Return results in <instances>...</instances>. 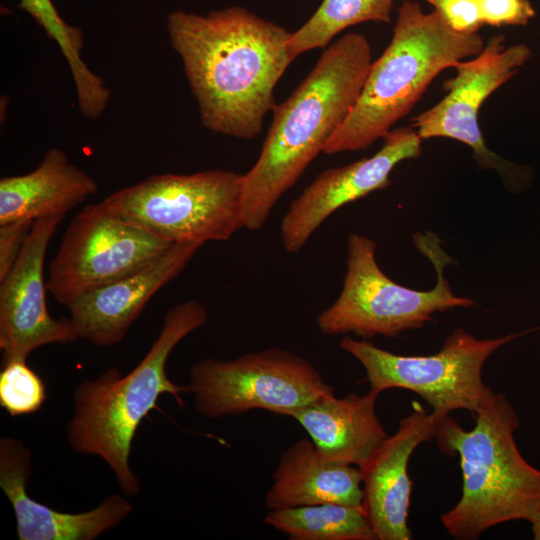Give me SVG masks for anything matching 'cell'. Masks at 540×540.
I'll return each instance as SVG.
<instances>
[{"instance_id":"obj_1","label":"cell","mask_w":540,"mask_h":540,"mask_svg":"<svg viewBox=\"0 0 540 540\" xmlns=\"http://www.w3.org/2000/svg\"><path fill=\"white\" fill-rule=\"evenodd\" d=\"M167 30L203 126L238 139L256 137L276 105L275 86L293 61L291 33L239 6L207 15L173 11Z\"/></svg>"},{"instance_id":"obj_2","label":"cell","mask_w":540,"mask_h":540,"mask_svg":"<svg viewBox=\"0 0 540 540\" xmlns=\"http://www.w3.org/2000/svg\"><path fill=\"white\" fill-rule=\"evenodd\" d=\"M372 64L366 37L348 33L331 44L273 120L252 168L243 174L242 219L263 227L275 204L302 176L354 108Z\"/></svg>"},{"instance_id":"obj_3","label":"cell","mask_w":540,"mask_h":540,"mask_svg":"<svg viewBox=\"0 0 540 540\" xmlns=\"http://www.w3.org/2000/svg\"><path fill=\"white\" fill-rule=\"evenodd\" d=\"M208 320L205 306L196 300L170 308L161 331L142 360L126 375L117 368L95 379L82 381L73 393V412L67 424V440L77 453L101 458L113 472L127 497L141 491L139 478L130 466L132 443L142 420L156 407L162 394L175 397L187 386L169 379V355L181 340Z\"/></svg>"},{"instance_id":"obj_4","label":"cell","mask_w":540,"mask_h":540,"mask_svg":"<svg viewBox=\"0 0 540 540\" xmlns=\"http://www.w3.org/2000/svg\"><path fill=\"white\" fill-rule=\"evenodd\" d=\"M474 419V428L466 431L447 416L434 438L441 452L459 456L462 494L440 516L457 540L478 539L504 522H530L540 506V470L523 458L515 443L519 418L506 396L495 393Z\"/></svg>"},{"instance_id":"obj_5","label":"cell","mask_w":540,"mask_h":540,"mask_svg":"<svg viewBox=\"0 0 540 540\" xmlns=\"http://www.w3.org/2000/svg\"><path fill=\"white\" fill-rule=\"evenodd\" d=\"M483 48L478 32H457L436 11L424 13L417 2L404 1L391 42L372 62L354 108L323 153L359 151L384 138L441 71Z\"/></svg>"},{"instance_id":"obj_6","label":"cell","mask_w":540,"mask_h":540,"mask_svg":"<svg viewBox=\"0 0 540 540\" xmlns=\"http://www.w3.org/2000/svg\"><path fill=\"white\" fill-rule=\"evenodd\" d=\"M414 243L437 274L436 285L428 291L395 283L378 266L376 243L366 236L350 234L343 288L336 301L318 315L319 331L325 335L352 333L364 339L395 337L422 327L437 312L474 306L472 299L455 295L445 279L444 268L455 262L441 248L440 239L432 232L418 233Z\"/></svg>"},{"instance_id":"obj_7","label":"cell","mask_w":540,"mask_h":540,"mask_svg":"<svg viewBox=\"0 0 540 540\" xmlns=\"http://www.w3.org/2000/svg\"><path fill=\"white\" fill-rule=\"evenodd\" d=\"M243 174H155L101 201L110 213L170 242L226 241L243 228Z\"/></svg>"},{"instance_id":"obj_8","label":"cell","mask_w":540,"mask_h":540,"mask_svg":"<svg viewBox=\"0 0 540 540\" xmlns=\"http://www.w3.org/2000/svg\"><path fill=\"white\" fill-rule=\"evenodd\" d=\"M537 330L540 326L502 337L477 339L457 329L437 353L427 356L397 355L366 339L348 335H344L339 346L362 364L371 391L380 394L391 388L406 389L422 397L439 418L455 410H467L474 416L495 394L482 379L487 359L501 346Z\"/></svg>"},{"instance_id":"obj_9","label":"cell","mask_w":540,"mask_h":540,"mask_svg":"<svg viewBox=\"0 0 540 540\" xmlns=\"http://www.w3.org/2000/svg\"><path fill=\"white\" fill-rule=\"evenodd\" d=\"M187 393L195 410L216 419L264 409L288 416L334 388L303 357L281 348L230 360L203 359L190 370Z\"/></svg>"},{"instance_id":"obj_10","label":"cell","mask_w":540,"mask_h":540,"mask_svg":"<svg viewBox=\"0 0 540 540\" xmlns=\"http://www.w3.org/2000/svg\"><path fill=\"white\" fill-rule=\"evenodd\" d=\"M172 245L110 213L101 202L89 204L63 234L49 265L47 290L66 306L150 265Z\"/></svg>"},{"instance_id":"obj_11","label":"cell","mask_w":540,"mask_h":540,"mask_svg":"<svg viewBox=\"0 0 540 540\" xmlns=\"http://www.w3.org/2000/svg\"><path fill=\"white\" fill-rule=\"evenodd\" d=\"M530 57L527 45L506 47L504 35H494L477 56L453 66L455 76L443 84L445 97L413 118L411 127L422 140L446 137L466 144L481 169H496L510 184H521L523 174L519 167L486 146L478 115L483 102Z\"/></svg>"},{"instance_id":"obj_12","label":"cell","mask_w":540,"mask_h":540,"mask_svg":"<svg viewBox=\"0 0 540 540\" xmlns=\"http://www.w3.org/2000/svg\"><path fill=\"white\" fill-rule=\"evenodd\" d=\"M64 215L34 221L10 270L0 278V349L3 363L26 360L44 345L79 340L70 318H53L46 305L44 260Z\"/></svg>"},{"instance_id":"obj_13","label":"cell","mask_w":540,"mask_h":540,"mask_svg":"<svg viewBox=\"0 0 540 540\" xmlns=\"http://www.w3.org/2000/svg\"><path fill=\"white\" fill-rule=\"evenodd\" d=\"M381 149L369 158L320 173L285 212L281 240L289 253H298L325 220L342 206L390 185L394 167L420 156L422 139L410 127L390 130Z\"/></svg>"},{"instance_id":"obj_14","label":"cell","mask_w":540,"mask_h":540,"mask_svg":"<svg viewBox=\"0 0 540 540\" xmlns=\"http://www.w3.org/2000/svg\"><path fill=\"white\" fill-rule=\"evenodd\" d=\"M402 418L397 431L388 436L359 468L362 476V508L377 540H410L408 527L411 480L408 463L416 448L436 436L441 419L427 414L420 403Z\"/></svg>"},{"instance_id":"obj_15","label":"cell","mask_w":540,"mask_h":540,"mask_svg":"<svg viewBox=\"0 0 540 540\" xmlns=\"http://www.w3.org/2000/svg\"><path fill=\"white\" fill-rule=\"evenodd\" d=\"M31 473L30 449L17 439L1 438L0 487L13 508L19 540H94L133 511L132 503L118 494L86 512L57 511L27 494Z\"/></svg>"},{"instance_id":"obj_16","label":"cell","mask_w":540,"mask_h":540,"mask_svg":"<svg viewBox=\"0 0 540 540\" xmlns=\"http://www.w3.org/2000/svg\"><path fill=\"white\" fill-rule=\"evenodd\" d=\"M201 246L175 243L150 265L71 301L66 307L79 339L100 347L118 344L151 298L184 270Z\"/></svg>"},{"instance_id":"obj_17","label":"cell","mask_w":540,"mask_h":540,"mask_svg":"<svg viewBox=\"0 0 540 540\" xmlns=\"http://www.w3.org/2000/svg\"><path fill=\"white\" fill-rule=\"evenodd\" d=\"M379 394L322 395L291 412L327 460L363 467L388 437L376 413Z\"/></svg>"},{"instance_id":"obj_18","label":"cell","mask_w":540,"mask_h":540,"mask_svg":"<svg viewBox=\"0 0 540 540\" xmlns=\"http://www.w3.org/2000/svg\"><path fill=\"white\" fill-rule=\"evenodd\" d=\"M98 191L95 180L59 148L31 172L0 179V224L66 215Z\"/></svg>"},{"instance_id":"obj_19","label":"cell","mask_w":540,"mask_h":540,"mask_svg":"<svg viewBox=\"0 0 540 540\" xmlns=\"http://www.w3.org/2000/svg\"><path fill=\"white\" fill-rule=\"evenodd\" d=\"M323 503L361 505V472L325 459L311 439H299L281 455L265 506L277 510Z\"/></svg>"},{"instance_id":"obj_20","label":"cell","mask_w":540,"mask_h":540,"mask_svg":"<svg viewBox=\"0 0 540 540\" xmlns=\"http://www.w3.org/2000/svg\"><path fill=\"white\" fill-rule=\"evenodd\" d=\"M19 7L54 40L66 59L76 89L80 113L86 119H97L108 108L111 92L104 80L94 73L82 57L84 36L80 28L68 24L52 0H20Z\"/></svg>"},{"instance_id":"obj_21","label":"cell","mask_w":540,"mask_h":540,"mask_svg":"<svg viewBox=\"0 0 540 540\" xmlns=\"http://www.w3.org/2000/svg\"><path fill=\"white\" fill-rule=\"evenodd\" d=\"M264 522L291 540H377L362 505L323 503L269 510Z\"/></svg>"},{"instance_id":"obj_22","label":"cell","mask_w":540,"mask_h":540,"mask_svg":"<svg viewBox=\"0 0 540 540\" xmlns=\"http://www.w3.org/2000/svg\"><path fill=\"white\" fill-rule=\"evenodd\" d=\"M396 0H323L312 17L291 33L287 49L293 60L315 48H325L338 33L358 23H390ZM410 1V0H403Z\"/></svg>"},{"instance_id":"obj_23","label":"cell","mask_w":540,"mask_h":540,"mask_svg":"<svg viewBox=\"0 0 540 540\" xmlns=\"http://www.w3.org/2000/svg\"><path fill=\"white\" fill-rule=\"evenodd\" d=\"M46 400L41 377L26 360L3 363L0 372V405L12 417L34 413Z\"/></svg>"},{"instance_id":"obj_24","label":"cell","mask_w":540,"mask_h":540,"mask_svg":"<svg viewBox=\"0 0 540 540\" xmlns=\"http://www.w3.org/2000/svg\"><path fill=\"white\" fill-rule=\"evenodd\" d=\"M444 21L460 33H476L484 25L480 0H427Z\"/></svg>"},{"instance_id":"obj_25","label":"cell","mask_w":540,"mask_h":540,"mask_svg":"<svg viewBox=\"0 0 540 540\" xmlns=\"http://www.w3.org/2000/svg\"><path fill=\"white\" fill-rule=\"evenodd\" d=\"M484 24L524 26L535 16L529 0H480Z\"/></svg>"},{"instance_id":"obj_26","label":"cell","mask_w":540,"mask_h":540,"mask_svg":"<svg viewBox=\"0 0 540 540\" xmlns=\"http://www.w3.org/2000/svg\"><path fill=\"white\" fill-rule=\"evenodd\" d=\"M34 222L15 221L0 224V278L17 260Z\"/></svg>"},{"instance_id":"obj_27","label":"cell","mask_w":540,"mask_h":540,"mask_svg":"<svg viewBox=\"0 0 540 540\" xmlns=\"http://www.w3.org/2000/svg\"><path fill=\"white\" fill-rule=\"evenodd\" d=\"M532 532L535 540H540V506L536 510L533 518L530 521Z\"/></svg>"}]
</instances>
